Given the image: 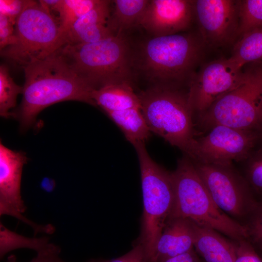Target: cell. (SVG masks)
<instances>
[{
	"label": "cell",
	"instance_id": "obj_1",
	"mask_svg": "<svg viewBox=\"0 0 262 262\" xmlns=\"http://www.w3.org/2000/svg\"><path fill=\"white\" fill-rule=\"evenodd\" d=\"M22 68L25 79L23 98L15 115L22 127L31 125L41 111L60 102L76 100L97 105L91 97L93 90L82 81L55 52Z\"/></svg>",
	"mask_w": 262,
	"mask_h": 262
},
{
	"label": "cell",
	"instance_id": "obj_2",
	"mask_svg": "<svg viewBox=\"0 0 262 262\" xmlns=\"http://www.w3.org/2000/svg\"><path fill=\"white\" fill-rule=\"evenodd\" d=\"M54 52L93 90L131 83L134 76L132 49L123 34L92 43H65Z\"/></svg>",
	"mask_w": 262,
	"mask_h": 262
},
{
	"label": "cell",
	"instance_id": "obj_3",
	"mask_svg": "<svg viewBox=\"0 0 262 262\" xmlns=\"http://www.w3.org/2000/svg\"><path fill=\"white\" fill-rule=\"evenodd\" d=\"M138 95L140 110L151 132L192 159L196 137L188 92L174 86L154 85Z\"/></svg>",
	"mask_w": 262,
	"mask_h": 262
},
{
	"label": "cell",
	"instance_id": "obj_4",
	"mask_svg": "<svg viewBox=\"0 0 262 262\" xmlns=\"http://www.w3.org/2000/svg\"><path fill=\"white\" fill-rule=\"evenodd\" d=\"M171 174L174 200L169 218H187L234 241L246 239L244 227L217 206L191 158L185 155L180 159Z\"/></svg>",
	"mask_w": 262,
	"mask_h": 262
},
{
	"label": "cell",
	"instance_id": "obj_5",
	"mask_svg": "<svg viewBox=\"0 0 262 262\" xmlns=\"http://www.w3.org/2000/svg\"><path fill=\"white\" fill-rule=\"evenodd\" d=\"M200 45L194 35L176 33L151 36L132 49L133 72L155 85H171L182 81L197 62Z\"/></svg>",
	"mask_w": 262,
	"mask_h": 262
},
{
	"label": "cell",
	"instance_id": "obj_6",
	"mask_svg": "<svg viewBox=\"0 0 262 262\" xmlns=\"http://www.w3.org/2000/svg\"><path fill=\"white\" fill-rule=\"evenodd\" d=\"M134 147L140 164L143 203L137 243L143 246L148 262L171 215L174 191L171 172L151 158L144 143L136 144Z\"/></svg>",
	"mask_w": 262,
	"mask_h": 262
},
{
	"label": "cell",
	"instance_id": "obj_7",
	"mask_svg": "<svg viewBox=\"0 0 262 262\" xmlns=\"http://www.w3.org/2000/svg\"><path fill=\"white\" fill-rule=\"evenodd\" d=\"M197 119L206 131L218 125L262 131V62L246 68L239 84Z\"/></svg>",
	"mask_w": 262,
	"mask_h": 262
},
{
	"label": "cell",
	"instance_id": "obj_8",
	"mask_svg": "<svg viewBox=\"0 0 262 262\" xmlns=\"http://www.w3.org/2000/svg\"><path fill=\"white\" fill-rule=\"evenodd\" d=\"M16 43L0 50L1 55L23 67L45 59L60 47V25L39 1L29 0L16 19Z\"/></svg>",
	"mask_w": 262,
	"mask_h": 262
},
{
	"label": "cell",
	"instance_id": "obj_9",
	"mask_svg": "<svg viewBox=\"0 0 262 262\" xmlns=\"http://www.w3.org/2000/svg\"><path fill=\"white\" fill-rule=\"evenodd\" d=\"M193 162L217 206L243 226L258 200L244 176L232 164Z\"/></svg>",
	"mask_w": 262,
	"mask_h": 262
},
{
	"label": "cell",
	"instance_id": "obj_10",
	"mask_svg": "<svg viewBox=\"0 0 262 262\" xmlns=\"http://www.w3.org/2000/svg\"><path fill=\"white\" fill-rule=\"evenodd\" d=\"M196 138L193 161L230 165L244 162L262 141V131H246L218 125Z\"/></svg>",
	"mask_w": 262,
	"mask_h": 262
},
{
	"label": "cell",
	"instance_id": "obj_11",
	"mask_svg": "<svg viewBox=\"0 0 262 262\" xmlns=\"http://www.w3.org/2000/svg\"><path fill=\"white\" fill-rule=\"evenodd\" d=\"M242 68L230 58L211 62L192 78L188 95L194 114L199 117L220 97L237 86Z\"/></svg>",
	"mask_w": 262,
	"mask_h": 262
},
{
	"label": "cell",
	"instance_id": "obj_12",
	"mask_svg": "<svg viewBox=\"0 0 262 262\" xmlns=\"http://www.w3.org/2000/svg\"><path fill=\"white\" fill-rule=\"evenodd\" d=\"M27 160L25 153L13 151L0 144V214L14 217L31 226L35 232L47 233L48 225H36L22 213L26 207L20 194L22 168Z\"/></svg>",
	"mask_w": 262,
	"mask_h": 262
},
{
	"label": "cell",
	"instance_id": "obj_13",
	"mask_svg": "<svg viewBox=\"0 0 262 262\" xmlns=\"http://www.w3.org/2000/svg\"><path fill=\"white\" fill-rule=\"evenodd\" d=\"M193 5L202 38L209 45L225 43L237 34L238 2L197 0Z\"/></svg>",
	"mask_w": 262,
	"mask_h": 262
},
{
	"label": "cell",
	"instance_id": "obj_14",
	"mask_svg": "<svg viewBox=\"0 0 262 262\" xmlns=\"http://www.w3.org/2000/svg\"><path fill=\"white\" fill-rule=\"evenodd\" d=\"M193 13L192 0H151L140 26L152 36L174 34L189 27Z\"/></svg>",
	"mask_w": 262,
	"mask_h": 262
},
{
	"label": "cell",
	"instance_id": "obj_15",
	"mask_svg": "<svg viewBox=\"0 0 262 262\" xmlns=\"http://www.w3.org/2000/svg\"><path fill=\"white\" fill-rule=\"evenodd\" d=\"M111 3L110 0H100L72 25L62 38L61 46L65 43L95 42L115 35L109 26Z\"/></svg>",
	"mask_w": 262,
	"mask_h": 262
},
{
	"label": "cell",
	"instance_id": "obj_16",
	"mask_svg": "<svg viewBox=\"0 0 262 262\" xmlns=\"http://www.w3.org/2000/svg\"><path fill=\"white\" fill-rule=\"evenodd\" d=\"M193 249L192 221L181 217H170L148 262H164Z\"/></svg>",
	"mask_w": 262,
	"mask_h": 262
},
{
	"label": "cell",
	"instance_id": "obj_17",
	"mask_svg": "<svg viewBox=\"0 0 262 262\" xmlns=\"http://www.w3.org/2000/svg\"><path fill=\"white\" fill-rule=\"evenodd\" d=\"M192 222L194 248L206 262H234L236 257L235 241L223 237L213 229Z\"/></svg>",
	"mask_w": 262,
	"mask_h": 262
},
{
	"label": "cell",
	"instance_id": "obj_18",
	"mask_svg": "<svg viewBox=\"0 0 262 262\" xmlns=\"http://www.w3.org/2000/svg\"><path fill=\"white\" fill-rule=\"evenodd\" d=\"M91 97L106 113L141 108L139 96L130 82L112 83L95 89Z\"/></svg>",
	"mask_w": 262,
	"mask_h": 262
},
{
	"label": "cell",
	"instance_id": "obj_19",
	"mask_svg": "<svg viewBox=\"0 0 262 262\" xmlns=\"http://www.w3.org/2000/svg\"><path fill=\"white\" fill-rule=\"evenodd\" d=\"M149 0H113L109 26L115 34H123L128 30L140 26L149 3Z\"/></svg>",
	"mask_w": 262,
	"mask_h": 262
},
{
	"label": "cell",
	"instance_id": "obj_20",
	"mask_svg": "<svg viewBox=\"0 0 262 262\" xmlns=\"http://www.w3.org/2000/svg\"><path fill=\"white\" fill-rule=\"evenodd\" d=\"M100 0H41V4L50 12H56L60 25V47L62 38L72 25L99 2Z\"/></svg>",
	"mask_w": 262,
	"mask_h": 262
},
{
	"label": "cell",
	"instance_id": "obj_21",
	"mask_svg": "<svg viewBox=\"0 0 262 262\" xmlns=\"http://www.w3.org/2000/svg\"><path fill=\"white\" fill-rule=\"evenodd\" d=\"M106 113L133 146L139 143H145L149 138L151 131L140 109L131 108Z\"/></svg>",
	"mask_w": 262,
	"mask_h": 262
},
{
	"label": "cell",
	"instance_id": "obj_22",
	"mask_svg": "<svg viewBox=\"0 0 262 262\" xmlns=\"http://www.w3.org/2000/svg\"><path fill=\"white\" fill-rule=\"evenodd\" d=\"M230 58L241 68L248 63L262 62V26L241 36Z\"/></svg>",
	"mask_w": 262,
	"mask_h": 262
},
{
	"label": "cell",
	"instance_id": "obj_23",
	"mask_svg": "<svg viewBox=\"0 0 262 262\" xmlns=\"http://www.w3.org/2000/svg\"><path fill=\"white\" fill-rule=\"evenodd\" d=\"M48 242L46 238L31 239L19 235L9 230L0 223L1 258L9 251L21 247L31 248L38 252L52 245Z\"/></svg>",
	"mask_w": 262,
	"mask_h": 262
},
{
	"label": "cell",
	"instance_id": "obj_24",
	"mask_svg": "<svg viewBox=\"0 0 262 262\" xmlns=\"http://www.w3.org/2000/svg\"><path fill=\"white\" fill-rule=\"evenodd\" d=\"M23 87L17 85L11 77L8 67L0 66V115L7 118L12 115L9 111L16 105L18 94L23 93Z\"/></svg>",
	"mask_w": 262,
	"mask_h": 262
},
{
	"label": "cell",
	"instance_id": "obj_25",
	"mask_svg": "<svg viewBox=\"0 0 262 262\" xmlns=\"http://www.w3.org/2000/svg\"><path fill=\"white\" fill-rule=\"evenodd\" d=\"M262 26V0H246L238 2L237 34L245 33Z\"/></svg>",
	"mask_w": 262,
	"mask_h": 262
},
{
	"label": "cell",
	"instance_id": "obj_26",
	"mask_svg": "<svg viewBox=\"0 0 262 262\" xmlns=\"http://www.w3.org/2000/svg\"><path fill=\"white\" fill-rule=\"evenodd\" d=\"M245 174L255 196L262 199V141L244 162Z\"/></svg>",
	"mask_w": 262,
	"mask_h": 262
},
{
	"label": "cell",
	"instance_id": "obj_27",
	"mask_svg": "<svg viewBox=\"0 0 262 262\" xmlns=\"http://www.w3.org/2000/svg\"><path fill=\"white\" fill-rule=\"evenodd\" d=\"M243 226L246 239L257 252H262V199L257 200Z\"/></svg>",
	"mask_w": 262,
	"mask_h": 262
},
{
	"label": "cell",
	"instance_id": "obj_28",
	"mask_svg": "<svg viewBox=\"0 0 262 262\" xmlns=\"http://www.w3.org/2000/svg\"><path fill=\"white\" fill-rule=\"evenodd\" d=\"M16 23L6 16L0 13V50L16 43Z\"/></svg>",
	"mask_w": 262,
	"mask_h": 262
},
{
	"label": "cell",
	"instance_id": "obj_29",
	"mask_svg": "<svg viewBox=\"0 0 262 262\" xmlns=\"http://www.w3.org/2000/svg\"><path fill=\"white\" fill-rule=\"evenodd\" d=\"M235 241L236 257L234 262H262L258 252L246 239Z\"/></svg>",
	"mask_w": 262,
	"mask_h": 262
},
{
	"label": "cell",
	"instance_id": "obj_30",
	"mask_svg": "<svg viewBox=\"0 0 262 262\" xmlns=\"http://www.w3.org/2000/svg\"><path fill=\"white\" fill-rule=\"evenodd\" d=\"M29 2V0H0V13L16 23L17 18Z\"/></svg>",
	"mask_w": 262,
	"mask_h": 262
},
{
	"label": "cell",
	"instance_id": "obj_31",
	"mask_svg": "<svg viewBox=\"0 0 262 262\" xmlns=\"http://www.w3.org/2000/svg\"><path fill=\"white\" fill-rule=\"evenodd\" d=\"M90 262H147L143 246L137 243L133 248L125 254L111 260H92Z\"/></svg>",
	"mask_w": 262,
	"mask_h": 262
},
{
	"label": "cell",
	"instance_id": "obj_32",
	"mask_svg": "<svg viewBox=\"0 0 262 262\" xmlns=\"http://www.w3.org/2000/svg\"><path fill=\"white\" fill-rule=\"evenodd\" d=\"M60 252V248L52 244L48 248L37 252V256L31 262H56ZM6 262H17L15 255L12 254L8 257Z\"/></svg>",
	"mask_w": 262,
	"mask_h": 262
},
{
	"label": "cell",
	"instance_id": "obj_33",
	"mask_svg": "<svg viewBox=\"0 0 262 262\" xmlns=\"http://www.w3.org/2000/svg\"><path fill=\"white\" fill-rule=\"evenodd\" d=\"M164 262H200L194 249L186 253L170 258Z\"/></svg>",
	"mask_w": 262,
	"mask_h": 262
},
{
	"label": "cell",
	"instance_id": "obj_34",
	"mask_svg": "<svg viewBox=\"0 0 262 262\" xmlns=\"http://www.w3.org/2000/svg\"><path fill=\"white\" fill-rule=\"evenodd\" d=\"M55 182L52 179L45 178L41 183V187L48 192H51L55 187Z\"/></svg>",
	"mask_w": 262,
	"mask_h": 262
},
{
	"label": "cell",
	"instance_id": "obj_35",
	"mask_svg": "<svg viewBox=\"0 0 262 262\" xmlns=\"http://www.w3.org/2000/svg\"><path fill=\"white\" fill-rule=\"evenodd\" d=\"M56 262H64V261L61 260L59 258L58 259H57Z\"/></svg>",
	"mask_w": 262,
	"mask_h": 262
}]
</instances>
